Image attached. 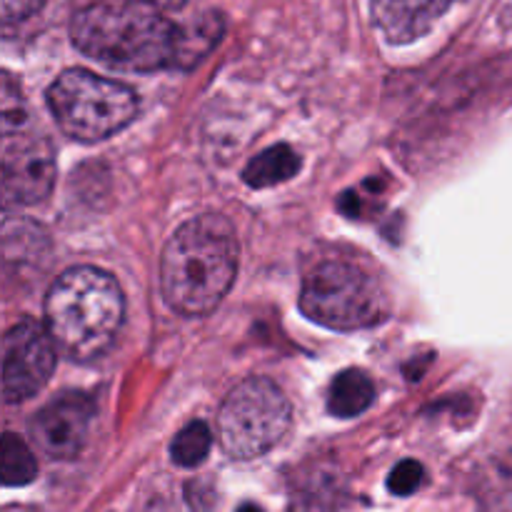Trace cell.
<instances>
[{
  "label": "cell",
  "mask_w": 512,
  "mask_h": 512,
  "mask_svg": "<svg viewBox=\"0 0 512 512\" xmlns=\"http://www.w3.org/2000/svg\"><path fill=\"white\" fill-rule=\"evenodd\" d=\"M188 0H93L70 20V38L88 58L128 73L190 68L223 35L215 13L180 25L170 13Z\"/></svg>",
  "instance_id": "obj_1"
},
{
  "label": "cell",
  "mask_w": 512,
  "mask_h": 512,
  "mask_svg": "<svg viewBox=\"0 0 512 512\" xmlns=\"http://www.w3.org/2000/svg\"><path fill=\"white\" fill-rule=\"evenodd\" d=\"M238 238L223 215H198L180 225L160 258V290L175 313L203 318L213 313L238 273Z\"/></svg>",
  "instance_id": "obj_2"
},
{
  "label": "cell",
  "mask_w": 512,
  "mask_h": 512,
  "mask_svg": "<svg viewBox=\"0 0 512 512\" xmlns=\"http://www.w3.org/2000/svg\"><path fill=\"white\" fill-rule=\"evenodd\" d=\"M125 298L115 278L93 265L65 270L45 298V328L73 360L100 358L115 343Z\"/></svg>",
  "instance_id": "obj_3"
},
{
  "label": "cell",
  "mask_w": 512,
  "mask_h": 512,
  "mask_svg": "<svg viewBox=\"0 0 512 512\" xmlns=\"http://www.w3.org/2000/svg\"><path fill=\"white\" fill-rule=\"evenodd\" d=\"M48 108L68 138L95 143L123 130L135 118L138 98L118 80L73 68L50 83Z\"/></svg>",
  "instance_id": "obj_4"
},
{
  "label": "cell",
  "mask_w": 512,
  "mask_h": 512,
  "mask_svg": "<svg viewBox=\"0 0 512 512\" xmlns=\"http://www.w3.org/2000/svg\"><path fill=\"white\" fill-rule=\"evenodd\" d=\"M300 310L330 330H363L383 323L390 300L383 285L353 263L318 265L300 290Z\"/></svg>",
  "instance_id": "obj_5"
},
{
  "label": "cell",
  "mask_w": 512,
  "mask_h": 512,
  "mask_svg": "<svg viewBox=\"0 0 512 512\" xmlns=\"http://www.w3.org/2000/svg\"><path fill=\"white\" fill-rule=\"evenodd\" d=\"M290 423L293 408L283 390L268 378H250L220 405L218 438L230 458H260L285 438Z\"/></svg>",
  "instance_id": "obj_6"
},
{
  "label": "cell",
  "mask_w": 512,
  "mask_h": 512,
  "mask_svg": "<svg viewBox=\"0 0 512 512\" xmlns=\"http://www.w3.org/2000/svg\"><path fill=\"white\" fill-rule=\"evenodd\" d=\"M58 345L43 323L18 320L3 338V398L23 403L45 388L55 370Z\"/></svg>",
  "instance_id": "obj_7"
},
{
  "label": "cell",
  "mask_w": 512,
  "mask_h": 512,
  "mask_svg": "<svg viewBox=\"0 0 512 512\" xmlns=\"http://www.w3.org/2000/svg\"><path fill=\"white\" fill-rule=\"evenodd\" d=\"M0 183L8 208L43 203L55 185V153L48 138L35 133L5 135Z\"/></svg>",
  "instance_id": "obj_8"
},
{
  "label": "cell",
  "mask_w": 512,
  "mask_h": 512,
  "mask_svg": "<svg viewBox=\"0 0 512 512\" xmlns=\"http://www.w3.org/2000/svg\"><path fill=\"white\" fill-rule=\"evenodd\" d=\"M93 403L83 393H63L45 403L30 423L35 445L53 460H73L88 438Z\"/></svg>",
  "instance_id": "obj_9"
},
{
  "label": "cell",
  "mask_w": 512,
  "mask_h": 512,
  "mask_svg": "<svg viewBox=\"0 0 512 512\" xmlns=\"http://www.w3.org/2000/svg\"><path fill=\"white\" fill-rule=\"evenodd\" d=\"M450 8V0H370L373 23L395 45L423 38Z\"/></svg>",
  "instance_id": "obj_10"
},
{
  "label": "cell",
  "mask_w": 512,
  "mask_h": 512,
  "mask_svg": "<svg viewBox=\"0 0 512 512\" xmlns=\"http://www.w3.org/2000/svg\"><path fill=\"white\" fill-rule=\"evenodd\" d=\"M375 400V385L363 370H345L333 380L328 393V410L335 418H355Z\"/></svg>",
  "instance_id": "obj_11"
},
{
  "label": "cell",
  "mask_w": 512,
  "mask_h": 512,
  "mask_svg": "<svg viewBox=\"0 0 512 512\" xmlns=\"http://www.w3.org/2000/svg\"><path fill=\"white\" fill-rule=\"evenodd\" d=\"M300 168V158L295 155L293 148L288 145H273V148L263 150L260 155H255L243 170L245 183L253 185V188H270V185H278L283 180H290Z\"/></svg>",
  "instance_id": "obj_12"
},
{
  "label": "cell",
  "mask_w": 512,
  "mask_h": 512,
  "mask_svg": "<svg viewBox=\"0 0 512 512\" xmlns=\"http://www.w3.org/2000/svg\"><path fill=\"white\" fill-rule=\"evenodd\" d=\"M478 503L483 512H512V458L493 460L478 475Z\"/></svg>",
  "instance_id": "obj_13"
},
{
  "label": "cell",
  "mask_w": 512,
  "mask_h": 512,
  "mask_svg": "<svg viewBox=\"0 0 512 512\" xmlns=\"http://www.w3.org/2000/svg\"><path fill=\"white\" fill-rule=\"evenodd\" d=\"M0 475L8 488H20V485L33 483L38 475V463L28 445L15 433H5L0 443Z\"/></svg>",
  "instance_id": "obj_14"
},
{
  "label": "cell",
  "mask_w": 512,
  "mask_h": 512,
  "mask_svg": "<svg viewBox=\"0 0 512 512\" xmlns=\"http://www.w3.org/2000/svg\"><path fill=\"white\" fill-rule=\"evenodd\" d=\"M210 445H213V433H210L208 425L193 420L175 435L173 445H170V455H173V463L180 465V468H195V465L208 458Z\"/></svg>",
  "instance_id": "obj_15"
},
{
  "label": "cell",
  "mask_w": 512,
  "mask_h": 512,
  "mask_svg": "<svg viewBox=\"0 0 512 512\" xmlns=\"http://www.w3.org/2000/svg\"><path fill=\"white\" fill-rule=\"evenodd\" d=\"M425 483V470L418 460H403L393 468L388 478V488L393 495L408 498V495L418 493L420 485Z\"/></svg>",
  "instance_id": "obj_16"
},
{
  "label": "cell",
  "mask_w": 512,
  "mask_h": 512,
  "mask_svg": "<svg viewBox=\"0 0 512 512\" xmlns=\"http://www.w3.org/2000/svg\"><path fill=\"white\" fill-rule=\"evenodd\" d=\"M25 123V110L23 100H20V90L15 88L13 78L5 75L3 78V130L5 135H10L13 130H20V125Z\"/></svg>",
  "instance_id": "obj_17"
},
{
  "label": "cell",
  "mask_w": 512,
  "mask_h": 512,
  "mask_svg": "<svg viewBox=\"0 0 512 512\" xmlns=\"http://www.w3.org/2000/svg\"><path fill=\"white\" fill-rule=\"evenodd\" d=\"M45 0H0V15H3L5 25H15L28 20L30 15L38 13L43 8Z\"/></svg>",
  "instance_id": "obj_18"
},
{
  "label": "cell",
  "mask_w": 512,
  "mask_h": 512,
  "mask_svg": "<svg viewBox=\"0 0 512 512\" xmlns=\"http://www.w3.org/2000/svg\"><path fill=\"white\" fill-rule=\"evenodd\" d=\"M238 512H260V510L253 508V505H245V508H240Z\"/></svg>",
  "instance_id": "obj_19"
}]
</instances>
